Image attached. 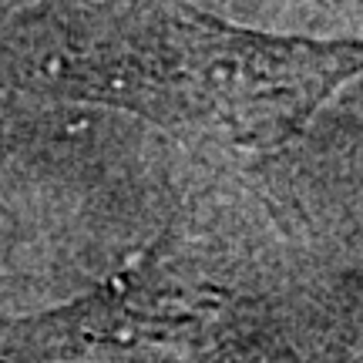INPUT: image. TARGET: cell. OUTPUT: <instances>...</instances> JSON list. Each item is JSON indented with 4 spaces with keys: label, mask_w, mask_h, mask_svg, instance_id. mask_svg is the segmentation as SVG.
Wrapping results in <instances>:
<instances>
[{
    "label": "cell",
    "mask_w": 363,
    "mask_h": 363,
    "mask_svg": "<svg viewBox=\"0 0 363 363\" xmlns=\"http://www.w3.org/2000/svg\"><path fill=\"white\" fill-rule=\"evenodd\" d=\"M74 98L242 152H279L363 74V38H293L202 11L142 7L91 21L51 61Z\"/></svg>",
    "instance_id": "6da1fadb"
},
{
    "label": "cell",
    "mask_w": 363,
    "mask_h": 363,
    "mask_svg": "<svg viewBox=\"0 0 363 363\" xmlns=\"http://www.w3.org/2000/svg\"><path fill=\"white\" fill-rule=\"evenodd\" d=\"M266 363L233 289L162 239L57 310L4 326L0 363Z\"/></svg>",
    "instance_id": "7a4b0ae2"
}]
</instances>
